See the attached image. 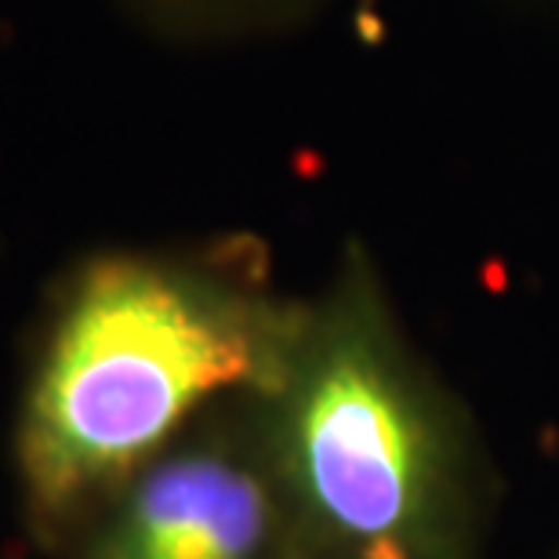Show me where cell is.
Instances as JSON below:
<instances>
[{"mask_svg":"<svg viewBox=\"0 0 559 559\" xmlns=\"http://www.w3.org/2000/svg\"><path fill=\"white\" fill-rule=\"evenodd\" d=\"M374 559H393V556H374Z\"/></svg>","mask_w":559,"mask_h":559,"instance_id":"5","label":"cell"},{"mask_svg":"<svg viewBox=\"0 0 559 559\" xmlns=\"http://www.w3.org/2000/svg\"><path fill=\"white\" fill-rule=\"evenodd\" d=\"M298 306L243 251H106L66 284L22 425L40 506L131 476L218 396L270 393Z\"/></svg>","mask_w":559,"mask_h":559,"instance_id":"1","label":"cell"},{"mask_svg":"<svg viewBox=\"0 0 559 559\" xmlns=\"http://www.w3.org/2000/svg\"><path fill=\"white\" fill-rule=\"evenodd\" d=\"M298 549L306 542L270 447L254 457L204 443L142 465L98 559H287Z\"/></svg>","mask_w":559,"mask_h":559,"instance_id":"3","label":"cell"},{"mask_svg":"<svg viewBox=\"0 0 559 559\" xmlns=\"http://www.w3.org/2000/svg\"><path fill=\"white\" fill-rule=\"evenodd\" d=\"M270 400V457L317 559H468L473 473L364 243L298 301Z\"/></svg>","mask_w":559,"mask_h":559,"instance_id":"2","label":"cell"},{"mask_svg":"<svg viewBox=\"0 0 559 559\" xmlns=\"http://www.w3.org/2000/svg\"><path fill=\"white\" fill-rule=\"evenodd\" d=\"M145 33L182 48H229L306 26L328 0H120Z\"/></svg>","mask_w":559,"mask_h":559,"instance_id":"4","label":"cell"}]
</instances>
